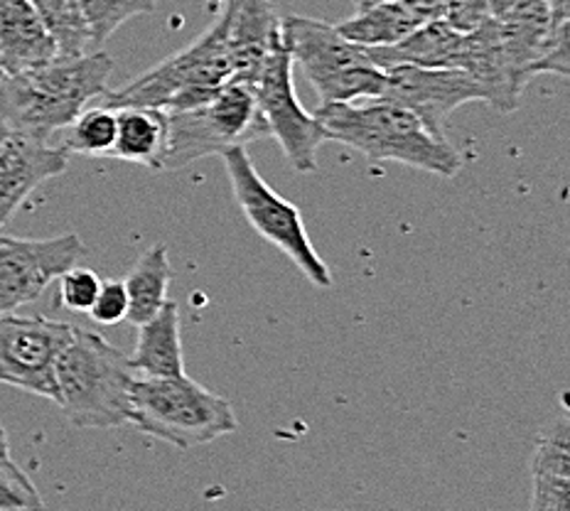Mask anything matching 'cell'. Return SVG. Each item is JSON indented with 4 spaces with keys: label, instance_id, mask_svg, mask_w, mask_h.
Returning a JSON list of instances; mask_svg holds the SVG:
<instances>
[{
    "label": "cell",
    "instance_id": "cell-28",
    "mask_svg": "<svg viewBox=\"0 0 570 511\" xmlns=\"http://www.w3.org/2000/svg\"><path fill=\"white\" fill-rule=\"evenodd\" d=\"M101 288V278L91 268H69L59 276V303L71 313H89Z\"/></svg>",
    "mask_w": 570,
    "mask_h": 511
},
{
    "label": "cell",
    "instance_id": "cell-21",
    "mask_svg": "<svg viewBox=\"0 0 570 511\" xmlns=\"http://www.w3.org/2000/svg\"><path fill=\"white\" fill-rule=\"evenodd\" d=\"M57 45L32 6L0 18V65L6 75H20L57 57Z\"/></svg>",
    "mask_w": 570,
    "mask_h": 511
},
{
    "label": "cell",
    "instance_id": "cell-12",
    "mask_svg": "<svg viewBox=\"0 0 570 511\" xmlns=\"http://www.w3.org/2000/svg\"><path fill=\"white\" fill-rule=\"evenodd\" d=\"M376 99L411 111L435 138L445 140L448 118L462 104H487V94L465 69H423L401 65L384 69V87Z\"/></svg>",
    "mask_w": 570,
    "mask_h": 511
},
{
    "label": "cell",
    "instance_id": "cell-14",
    "mask_svg": "<svg viewBox=\"0 0 570 511\" xmlns=\"http://www.w3.org/2000/svg\"><path fill=\"white\" fill-rule=\"evenodd\" d=\"M224 26L232 57V81L252 87L281 40V18L271 0H224Z\"/></svg>",
    "mask_w": 570,
    "mask_h": 511
},
{
    "label": "cell",
    "instance_id": "cell-7",
    "mask_svg": "<svg viewBox=\"0 0 570 511\" xmlns=\"http://www.w3.org/2000/svg\"><path fill=\"white\" fill-rule=\"evenodd\" d=\"M165 124L168 143L163 170H180L195 160L246 148V143L271 136L252 87L242 81H227L212 99L189 109L165 111Z\"/></svg>",
    "mask_w": 570,
    "mask_h": 511
},
{
    "label": "cell",
    "instance_id": "cell-37",
    "mask_svg": "<svg viewBox=\"0 0 570 511\" xmlns=\"http://www.w3.org/2000/svg\"><path fill=\"white\" fill-rule=\"evenodd\" d=\"M6 77V71H3V65H0V79H3Z\"/></svg>",
    "mask_w": 570,
    "mask_h": 511
},
{
    "label": "cell",
    "instance_id": "cell-35",
    "mask_svg": "<svg viewBox=\"0 0 570 511\" xmlns=\"http://www.w3.org/2000/svg\"><path fill=\"white\" fill-rule=\"evenodd\" d=\"M354 3H356V10H362V8H370L376 3H384V0H354Z\"/></svg>",
    "mask_w": 570,
    "mask_h": 511
},
{
    "label": "cell",
    "instance_id": "cell-8",
    "mask_svg": "<svg viewBox=\"0 0 570 511\" xmlns=\"http://www.w3.org/2000/svg\"><path fill=\"white\" fill-rule=\"evenodd\" d=\"M224 168L229 175V185L236 205H239L244 219L248 222L261 239L276 246L283 256H288L303 276L317 288H332L335 278L315 246L307 236V229L301 217V209L281 197L264 177L258 175L256 165L246 148H229L222 153Z\"/></svg>",
    "mask_w": 570,
    "mask_h": 511
},
{
    "label": "cell",
    "instance_id": "cell-6",
    "mask_svg": "<svg viewBox=\"0 0 570 511\" xmlns=\"http://www.w3.org/2000/svg\"><path fill=\"white\" fill-rule=\"evenodd\" d=\"M281 40L293 65L303 69L325 104H350L356 99H376L384 87V69H379L366 47L350 42L325 20L288 16L281 20Z\"/></svg>",
    "mask_w": 570,
    "mask_h": 511
},
{
    "label": "cell",
    "instance_id": "cell-24",
    "mask_svg": "<svg viewBox=\"0 0 570 511\" xmlns=\"http://www.w3.org/2000/svg\"><path fill=\"white\" fill-rule=\"evenodd\" d=\"M59 148L67 156H111L116 143V109L106 104L81 109L71 121L59 130Z\"/></svg>",
    "mask_w": 570,
    "mask_h": 511
},
{
    "label": "cell",
    "instance_id": "cell-3",
    "mask_svg": "<svg viewBox=\"0 0 570 511\" xmlns=\"http://www.w3.org/2000/svg\"><path fill=\"white\" fill-rule=\"evenodd\" d=\"M57 401L71 425L111 428L130 421V386L136 372L128 356L99 332L71 327L55 366Z\"/></svg>",
    "mask_w": 570,
    "mask_h": 511
},
{
    "label": "cell",
    "instance_id": "cell-10",
    "mask_svg": "<svg viewBox=\"0 0 570 511\" xmlns=\"http://www.w3.org/2000/svg\"><path fill=\"white\" fill-rule=\"evenodd\" d=\"M71 325L42 315H0V382L57 401L55 366Z\"/></svg>",
    "mask_w": 570,
    "mask_h": 511
},
{
    "label": "cell",
    "instance_id": "cell-9",
    "mask_svg": "<svg viewBox=\"0 0 570 511\" xmlns=\"http://www.w3.org/2000/svg\"><path fill=\"white\" fill-rule=\"evenodd\" d=\"M258 109L271 136L278 140L295 173H317V148L327 138L325 126L315 114H307L293 87V59L283 45L268 55L252 85Z\"/></svg>",
    "mask_w": 570,
    "mask_h": 511
},
{
    "label": "cell",
    "instance_id": "cell-26",
    "mask_svg": "<svg viewBox=\"0 0 570 511\" xmlns=\"http://www.w3.org/2000/svg\"><path fill=\"white\" fill-rule=\"evenodd\" d=\"M91 42L104 45L111 35L136 16H148L158 0H79Z\"/></svg>",
    "mask_w": 570,
    "mask_h": 511
},
{
    "label": "cell",
    "instance_id": "cell-25",
    "mask_svg": "<svg viewBox=\"0 0 570 511\" xmlns=\"http://www.w3.org/2000/svg\"><path fill=\"white\" fill-rule=\"evenodd\" d=\"M30 6L50 32L59 55H87L91 38L79 0H30Z\"/></svg>",
    "mask_w": 570,
    "mask_h": 511
},
{
    "label": "cell",
    "instance_id": "cell-36",
    "mask_svg": "<svg viewBox=\"0 0 570 511\" xmlns=\"http://www.w3.org/2000/svg\"><path fill=\"white\" fill-rule=\"evenodd\" d=\"M549 6H563V3H570V0H546Z\"/></svg>",
    "mask_w": 570,
    "mask_h": 511
},
{
    "label": "cell",
    "instance_id": "cell-5",
    "mask_svg": "<svg viewBox=\"0 0 570 511\" xmlns=\"http://www.w3.org/2000/svg\"><path fill=\"white\" fill-rule=\"evenodd\" d=\"M232 57L227 47L224 16L199 35V38L168 59H163L124 89L106 91L101 104L111 109L142 106V109L177 111L212 99L227 81H232Z\"/></svg>",
    "mask_w": 570,
    "mask_h": 511
},
{
    "label": "cell",
    "instance_id": "cell-31",
    "mask_svg": "<svg viewBox=\"0 0 570 511\" xmlns=\"http://www.w3.org/2000/svg\"><path fill=\"white\" fill-rule=\"evenodd\" d=\"M490 3V10H492V18H502L504 13H509L519 0H487Z\"/></svg>",
    "mask_w": 570,
    "mask_h": 511
},
{
    "label": "cell",
    "instance_id": "cell-22",
    "mask_svg": "<svg viewBox=\"0 0 570 511\" xmlns=\"http://www.w3.org/2000/svg\"><path fill=\"white\" fill-rule=\"evenodd\" d=\"M425 22L428 20L409 0H384V3L356 10V16L340 22L337 30L354 45L389 47L401 42Z\"/></svg>",
    "mask_w": 570,
    "mask_h": 511
},
{
    "label": "cell",
    "instance_id": "cell-18",
    "mask_svg": "<svg viewBox=\"0 0 570 511\" xmlns=\"http://www.w3.org/2000/svg\"><path fill=\"white\" fill-rule=\"evenodd\" d=\"M465 35L453 30L445 20H431L415 28L401 42L389 47H366L379 69L389 67H423V69H460Z\"/></svg>",
    "mask_w": 570,
    "mask_h": 511
},
{
    "label": "cell",
    "instance_id": "cell-15",
    "mask_svg": "<svg viewBox=\"0 0 570 511\" xmlns=\"http://www.w3.org/2000/svg\"><path fill=\"white\" fill-rule=\"evenodd\" d=\"M67 165L69 156L59 146L10 134L0 148V227L42 183L62 175Z\"/></svg>",
    "mask_w": 570,
    "mask_h": 511
},
{
    "label": "cell",
    "instance_id": "cell-16",
    "mask_svg": "<svg viewBox=\"0 0 570 511\" xmlns=\"http://www.w3.org/2000/svg\"><path fill=\"white\" fill-rule=\"evenodd\" d=\"M529 511H570V409L566 396L533 445Z\"/></svg>",
    "mask_w": 570,
    "mask_h": 511
},
{
    "label": "cell",
    "instance_id": "cell-11",
    "mask_svg": "<svg viewBox=\"0 0 570 511\" xmlns=\"http://www.w3.org/2000/svg\"><path fill=\"white\" fill-rule=\"evenodd\" d=\"M85 252V242L77 234L50 239H16L0 234V315L38 301L47 285L79 264Z\"/></svg>",
    "mask_w": 570,
    "mask_h": 511
},
{
    "label": "cell",
    "instance_id": "cell-20",
    "mask_svg": "<svg viewBox=\"0 0 570 511\" xmlns=\"http://www.w3.org/2000/svg\"><path fill=\"white\" fill-rule=\"evenodd\" d=\"M165 143H168L165 111L142 109V106L116 109V143L111 148V156L116 160L163 170Z\"/></svg>",
    "mask_w": 570,
    "mask_h": 511
},
{
    "label": "cell",
    "instance_id": "cell-33",
    "mask_svg": "<svg viewBox=\"0 0 570 511\" xmlns=\"http://www.w3.org/2000/svg\"><path fill=\"white\" fill-rule=\"evenodd\" d=\"M0 455H10V443H8V435H6L3 425H0Z\"/></svg>",
    "mask_w": 570,
    "mask_h": 511
},
{
    "label": "cell",
    "instance_id": "cell-19",
    "mask_svg": "<svg viewBox=\"0 0 570 511\" xmlns=\"http://www.w3.org/2000/svg\"><path fill=\"white\" fill-rule=\"evenodd\" d=\"M136 376H183L185 356H183V335H180V307L170 298L165 301L160 311L148 323L138 325L136 352L128 356Z\"/></svg>",
    "mask_w": 570,
    "mask_h": 511
},
{
    "label": "cell",
    "instance_id": "cell-27",
    "mask_svg": "<svg viewBox=\"0 0 570 511\" xmlns=\"http://www.w3.org/2000/svg\"><path fill=\"white\" fill-rule=\"evenodd\" d=\"M0 511H45L38 487L10 455H0Z\"/></svg>",
    "mask_w": 570,
    "mask_h": 511
},
{
    "label": "cell",
    "instance_id": "cell-4",
    "mask_svg": "<svg viewBox=\"0 0 570 511\" xmlns=\"http://www.w3.org/2000/svg\"><path fill=\"white\" fill-rule=\"evenodd\" d=\"M140 433L180 450L207 445L239 428L232 403L183 376H136L130 386V421Z\"/></svg>",
    "mask_w": 570,
    "mask_h": 511
},
{
    "label": "cell",
    "instance_id": "cell-34",
    "mask_svg": "<svg viewBox=\"0 0 570 511\" xmlns=\"http://www.w3.org/2000/svg\"><path fill=\"white\" fill-rule=\"evenodd\" d=\"M8 138H10V130H8V126L3 124V118H0V148L6 146Z\"/></svg>",
    "mask_w": 570,
    "mask_h": 511
},
{
    "label": "cell",
    "instance_id": "cell-1",
    "mask_svg": "<svg viewBox=\"0 0 570 511\" xmlns=\"http://www.w3.org/2000/svg\"><path fill=\"white\" fill-rule=\"evenodd\" d=\"M114 59L106 52L57 55L0 79V118L10 134L50 143L71 118L109 91Z\"/></svg>",
    "mask_w": 570,
    "mask_h": 511
},
{
    "label": "cell",
    "instance_id": "cell-30",
    "mask_svg": "<svg viewBox=\"0 0 570 511\" xmlns=\"http://www.w3.org/2000/svg\"><path fill=\"white\" fill-rule=\"evenodd\" d=\"M490 18H492V10L487 0H445L443 20L450 28L462 35L478 30Z\"/></svg>",
    "mask_w": 570,
    "mask_h": 511
},
{
    "label": "cell",
    "instance_id": "cell-32",
    "mask_svg": "<svg viewBox=\"0 0 570 511\" xmlns=\"http://www.w3.org/2000/svg\"><path fill=\"white\" fill-rule=\"evenodd\" d=\"M30 0H0V18L16 13V10L28 8Z\"/></svg>",
    "mask_w": 570,
    "mask_h": 511
},
{
    "label": "cell",
    "instance_id": "cell-2",
    "mask_svg": "<svg viewBox=\"0 0 570 511\" xmlns=\"http://www.w3.org/2000/svg\"><path fill=\"white\" fill-rule=\"evenodd\" d=\"M327 138L337 140L370 160L401 163L438 177L462 170L460 153L448 140L435 138L419 118L401 106L374 99L366 106L325 104L315 111Z\"/></svg>",
    "mask_w": 570,
    "mask_h": 511
},
{
    "label": "cell",
    "instance_id": "cell-13",
    "mask_svg": "<svg viewBox=\"0 0 570 511\" xmlns=\"http://www.w3.org/2000/svg\"><path fill=\"white\" fill-rule=\"evenodd\" d=\"M497 20L499 40L521 85L537 77L546 52L551 50L558 30L570 26V8L549 6L546 0H519V3Z\"/></svg>",
    "mask_w": 570,
    "mask_h": 511
},
{
    "label": "cell",
    "instance_id": "cell-29",
    "mask_svg": "<svg viewBox=\"0 0 570 511\" xmlns=\"http://www.w3.org/2000/svg\"><path fill=\"white\" fill-rule=\"evenodd\" d=\"M89 315L99 325H118L128 315V295L124 281H106L101 283L97 301H94Z\"/></svg>",
    "mask_w": 570,
    "mask_h": 511
},
{
    "label": "cell",
    "instance_id": "cell-17",
    "mask_svg": "<svg viewBox=\"0 0 570 511\" xmlns=\"http://www.w3.org/2000/svg\"><path fill=\"white\" fill-rule=\"evenodd\" d=\"M460 69H465L484 89L487 104L492 109L499 114H512L519 109L521 94H524L527 87L521 85V79L514 75L512 65H509L494 18L465 35Z\"/></svg>",
    "mask_w": 570,
    "mask_h": 511
},
{
    "label": "cell",
    "instance_id": "cell-23",
    "mask_svg": "<svg viewBox=\"0 0 570 511\" xmlns=\"http://www.w3.org/2000/svg\"><path fill=\"white\" fill-rule=\"evenodd\" d=\"M173 281V268L168 258V246L153 244L146 254L138 258V264L130 268L124 281L128 295V315L126 323L142 325L156 315L168 301V288Z\"/></svg>",
    "mask_w": 570,
    "mask_h": 511
}]
</instances>
